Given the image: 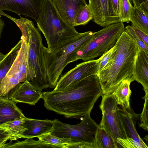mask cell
<instances>
[{"mask_svg": "<svg viewBox=\"0 0 148 148\" xmlns=\"http://www.w3.org/2000/svg\"><path fill=\"white\" fill-rule=\"evenodd\" d=\"M102 96L99 77L94 75L65 89L43 92L42 98L47 110L67 118L78 119L90 113Z\"/></svg>", "mask_w": 148, "mask_h": 148, "instance_id": "1", "label": "cell"}, {"mask_svg": "<svg viewBox=\"0 0 148 148\" xmlns=\"http://www.w3.org/2000/svg\"><path fill=\"white\" fill-rule=\"evenodd\" d=\"M112 59L97 74L103 95H110L121 82L135 81L134 69L139 46L125 31L115 45Z\"/></svg>", "mask_w": 148, "mask_h": 148, "instance_id": "2", "label": "cell"}, {"mask_svg": "<svg viewBox=\"0 0 148 148\" xmlns=\"http://www.w3.org/2000/svg\"><path fill=\"white\" fill-rule=\"evenodd\" d=\"M3 15L16 24L27 44L29 68L33 78L30 83L41 91L49 88L43 54L45 46L38 29L32 21L21 15H19L20 18L18 19L5 13Z\"/></svg>", "mask_w": 148, "mask_h": 148, "instance_id": "3", "label": "cell"}, {"mask_svg": "<svg viewBox=\"0 0 148 148\" xmlns=\"http://www.w3.org/2000/svg\"><path fill=\"white\" fill-rule=\"evenodd\" d=\"M92 31L80 33L58 46L44 47L43 54L49 88H54L68 62L73 55L93 37Z\"/></svg>", "mask_w": 148, "mask_h": 148, "instance_id": "4", "label": "cell"}, {"mask_svg": "<svg viewBox=\"0 0 148 148\" xmlns=\"http://www.w3.org/2000/svg\"><path fill=\"white\" fill-rule=\"evenodd\" d=\"M48 48L56 47L79 34L75 27L64 20L51 0H44L36 22Z\"/></svg>", "mask_w": 148, "mask_h": 148, "instance_id": "5", "label": "cell"}, {"mask_svg": "<svg viewBox=\"0 0 148 148\" xmlns=\"http://www.w3.org/2000/svg\"><path fill=\"white\" fill-rule=\"evenodd\" d=\"M124 31V24L119 22L95 32L92 39L73 55L68 64L78 60L85 62L101 57L114 46Z\"/></svg>", "mask_w": 148, "mask_h": 148, "instance_id": "6", "label": "cell"}, {"mask_svg": "<svg viewBox=\"0 0 148 148\" xmlns=\"http://www.w3.org/2000/svg\"><path fill=\"white\" fill-rule=\"evenodd\" d=\"M99 108L102 117L99 126L111 136L117 148H136L126 135L119 116V108L114 96L103 95Z\"/></svg>", "mask_w": 148, "mask_h": 148, "instance_id": "7", "label": "cell"}, {"mask_svg": "<svg viewBox=\"0 0 148 148\" xmlns=\"http://www.w3.org/2000/svg\"><path fill=\"white\" fill-rule=\"evenodd\" d=\"M90 113L85 115L82 122L75 125L64 123L55 119L50 132L59 138H70L69 142H94L96 132L99 125L91 118Z\"/></svg>", "mask_w": 148, "mask_h": 148, "instance_id": "8", "label": "cell"}, {"mask_svg": "<svg viewBox=\"0 0 148 148\" xmlns=\"http://www.w3.org/2000/svg\"><path fill=\"white\" fill-rule=\"evenodd\" d=\"M21 46L12 66L0 83V97H5L18 84L32 80L29 68L27 44L22 36Z\"/></svg>", "mask_w": 148, "mask_h": 148, "instance_id": "9", "label": "cell"}, {"mask_svg": "<svg viewBox=\"0 0 148 148\" xmlns=\"http://www.w3.org/2000/svg\"><path fill=\"white\" fill-rule=\"evenodd\" d=\"M98 68L97 59L84 62L77 64L60 76L53 90L65 89L90 76L97 75Z\"/></svg>", "mask_w": 148, "mask_h": 148, "instance_id": "10", "label": "cell"}, {"mask_svg": "<svg viewBox=\"0 0 148 148\" xmlns=\"http://www.w3.org/2000/svg\"><path fill=\"white\" fill-rule=\"evenodd\" d=\"M44 0H0V10L31 18L36 22Z\"/></svg>", "mask_w": 148, "mask_h": 148, "instance_id": "11", "label": "cell"}, {"mask_svg": "<svg viewBox=\"0 0 148 148\" xmlns=\"http://www.w3.org/2000/svg\"><path fill=\"white\" fill-rule=\"evenodd\" d=\"M94 21L102 27L121 22L119 17L113 14L109 0H89L88 4Z\"/></svg>", "mask_w": 148, "mask_h": 148, "instance_id": "12", "label": "cell"}, {"mask_svg": "<svg viewBox=\"0 0 148 148\" xmlns=\"http://www.w3.org/2000/svg\"><path fill=\"white\" fill-rule=\"evenodd\" d=\"M42 94L41 90L27 80L18 84L7 95H8L7 98L15 103H22L35 105L42 98Z\"/></svg>", "mask_w": 148, "mask_h": 148, "instance_id": "13", "label": "cell"}, {"mask_svg": "<svg viewBox=\"0 0 148 148\" xmlns=\"http://www.w3.org/2000/svg\"><path fill=\"white\" fill-rule=\"evenodd\" d=\"M120 118L128 138L133 142L136 148H148L138 133L135 125L139 114H136L131 109L126 110L119 108Z\"/></svg>", "mask_w": 148, "mask_h": 148, "instance_id": "14", "label": "cell"}, {"mask_svg": "<svg viewBox=\"0 0 148 148\" xmlns=\"http://www.w3.org/2000/svg\"><path fill=\"white\" fill-rule=\"evenodd\" d=\"M51 0L62 18L74 27L78 12L86 4L85 0Z\"/></svg>", "mask_w": 148, "mask_h": 148, "instance_id": "15", "label": "cell"}, {"mask_svg": "<svg viewBox=\"0 0 148 148\" xmlns=\"http://www.w3.org/2000/svg\"><path fill=\"white\" fill-rule=\"evenodd\" d=\"M53 120L36 119L25 117L23 126L26 129L23 132L21 138L37 137L50 132Z\"/></svg>", "mask_w": 148, "mask_h": 148, "instance_id": "16", "label": "cell"}, {"mask_svg": "<svg viewBox=\"0 0 148 148\" xmlns=\"http://www.w3.org/2000/svg\"><path fill=\"white\" fill-rule=\"evenodd\" d=\"M134 73L135 80L141 84L145 92L148 91V54L139 47Z\"/></svg>", "mask_w": 148, "mask_h": 148, "instance_id": "17", "label": "cell"}, {"mask_svg": "<svg viewBox=\"0 0 148 148\" xmlns=\"http://www.w3.org/2000/svg\"><path fill=\"white\" fill-rule=\"evenodd\" d=\"M25 117L14 102L7 97H0V125Z\"/></svg>", "mask_w": 148, "mask_h": 148, "instance_id": "18", "label": "cell"}, {"mask_svg": "<svg viewBox=\"0 0 148 148\" xmlns=\"http://www.w3.org/2000/svg\"><path fill=\"white\" fill-rule=\"evenodd\" d=\"M131 83L127 80L122 81L111 94L115 98L118 105L125 110L131 109L130 103L132 93L130 88Z\"/></svg>", "mask_w": 148, "mask_h": 148, "instance_id": "19", "label": "cell"}, {"mask_svg": "<svg viewBox=\"0 0 148 148\" xmlns=\"http://www.w3.org/2000/svg\"><path fill=\"white\" fill-rule=\"evenodd\" d=\"M132 26L148 34V13L140 6H134L132 8L130 18Z\"/></svg>", "mask_w": 148, "mask_h": 148, "instance_id": "20", "label": "cell"}, {"mask_svg": "<svg viewBox=\"0 0 148 148\" xmlns=\"http://www.w3.org/2000/svg\"><path fill=\"white\" fill-rule=\"evenodd\" d=\"M25 118H17L0 125V129L8 132L14 140L21 138L23 132L26 129L23 126Z\"/></svg>", "mask_w": 148, "mask_h": 148, "instance_id": "21", "label": "cell"}, {"mask_svg": "<svg viewBox=\"0 0 148 148\" xmlns=\"http://www.w3.org/2000/svg\"><path fill=\"white\" fill-rule=\"evenodd\" d=\"M21 42L22 40L21 39L0 62V83L15 60L21 46Z\"/></svg>", "mask_w": 148, "mask_h": 148, "instance_id": "22", "label": "cell"}, {"mask_svg": "<svg viewBox=\"0 0 148 148\" xmlns=\"http://www.w3.org/2000/svg\"><path fill=\"white\" fill-rule=\"evenodd\" d=\"M94 142L97 148H118L113 138L99 126L96 132Z\"/></svg>", "mask_w": 148, "mask_h": 148, "instance_id": "23", "label": "cell"}, {"mask_svg": "<svg viewBox=\"0 0 148 148\" xmlns=\"http://www.w3.org/2000/svg\"><path fill=\"white\" fill-rule=\"evenodd\" d=\"M10 141L6 143L4 148H58L57 146L44 142L39 140H35L32 138H27L22 141L13 143Z\"/></svg>", "mask_w": 148, "mask_h": 148, "instance_id": "24", "label": "cell"}, {"mask_svg": "<svg viewBox=\"0 0 148 148\" xmlns=\"http://www.w3.org/2000/svg\"><path fill=\"white\" fill-rule=\"evenodd\" d=\"M132 0H119V17L121 22H130V18L133 6Z\"/></svg>", "mask_w": 148, "mask_h": 148, "instance_id": "25", "label": "cell"}, {"mask_svg": "<svg viewBox=\"0 0 148 148\" xmlns=\"http://www.w3.org/2000/svg\"><path fill=\"white\" fill-rule=\"evenodd\" d=\"M93 19L92 12L89 6L86 4L78 12L75 21V27L79 25H84Z\"/></svg>", "mask_w": 148, "mask_h": 148, "instance_id": "26", "label": "cell"}, {"mask_svg": "<svg viewBox=\"0 0 148 148\" xmlns=\"http://www.w3.org/2000/svg\"><path fill=\"white\" fill-rule=\"evenodd\" d=\"M39 140L48 144L58 146L59 148H64V145L70 141V139L58 137L52 135L50 132L38 137Z\"/></svg>", "mask_w": 148, "mask_h": 148, "instance_id": "27", "label": "cell"}, {"mask_svg": "<svg viewBox=\"0 0 148 148\" xmlns=\"http://www.w3.org/2000/svg\"><path fill=\"white\" fill-rule=\"evenodd\" d=\"M145 92V95L143 98L145 100V103L142 113L140 114V127L145 130H148V91Z\"/></svg>", "mask_w": 148, "mask_h": 148, "instance_id": "28", "label": "cell"}, {"mask_svg": "<svg viewBox=\"0 0 148 148\" xmlns=\"http://www.w3.org/2000/svg\"><path fill=\"white\" fill-rule=\"evenodd\" d=\"M116 47L114 45L97 59L98 65L97 74L112 59L114 55Z\"/></svg>", "mask_w": 148, "mask_h": 148, "instance_id": "29", "label": "cell"}, {"mask_svg": "<svg viewBox=\"0 0 148 148\" xmlns=\"http://www.w3.org/2000/svg\"><path fill=\"white\" fill-rule=\"evenodd\" d=\"M125 31L133 38L140 48L148 54V46L136 34L132 28V26L128 25L126 26L125 27Z\"/></svg>", "mask_w": 148, "mask_h": 148, "instance_id": "30", "label": "cell"}, {"mask_svg": "<svg viewBox=\"0 0 148 148\" xmlns=\"http://www.w3.org/2000/svg\"><path fill=\"white\" fill-rule=\"evenodd\" d=\"M97 148L94 142H69L64 145V148Z\"/></svg>", "mask_w": 148, "mask_h": 148, "instance_id": "31", "label": "cell"}, {"mask_svg": "<svg viewBox=\"0 0 148 148\" xmlns=\"http://www.w3.org/2000/svg\"><path fill=\"white\" fill-rule=\"evenodd\" d=\"M9 140L12 141L14 140L8 132L0 129V148H3Z\"/></svg>", "mask_w": 148, "mask_h": 148, "instance_id": "32", "label": "cell"}, {"mask_svg": "<svg viewBox=\"0 0 148 148\" xmlns=\"http://www.w3.org/2000/svg\"><path fill=\"white\" fill-rule=\"evenodd\" d=\"M132 26L133 30L136 34L147 46H148V34L139 29Z\"/></svg>", "mask_w": 148, "mask_h": 148, "instance_id": "33", "label": "cell"}, {"mask_svg": "<svg viewBox=\"0 0 148 148\" xmlns=\"http://www.w3.org/2000/svg\"><path fill=\"white\" fill-rule=\"evenodd\" d=\"M109 1L113 14L115 16L119 17V0Z\"/></svg>", "mask_w": 148, "mask_h": 148, "instance_id": "34", "label": "cell"}, {"mask_svg": "<svg viewBox=\"0 0 148 148\" xmlns=\"http://www.w3.org/2000/svg\"><path fill=\"white\" fill-rule=\"evenodd\" d=\"M139 6L144 11L148 13V1L141 3Z\"/></svg>", "mask_w": 148, "mask_h": 148, "instance_id": "35", "label": "cell"}, {"mask_svg": "<svg viewBox=\"0 0 148 148\" xmlns=\"http://www.w3.org/2000/svg\"><path fill=\"white\" fill-rule=\"evenodd\" d=\"M148 0H132L134 4V6H139L140 4Z\"/></svg>", "mask_w": 148, "mask_h": 148, "instance_id": "36", "label": "cell"}, {"mask_svg": "<svg viewBox=\"0 0 148 148\" xmlns=\"http://www.w3.org/2000/svg\"><path fill=\"white\" fill-rule=\"evenodd\" d=\"M5 24L3 21L1 19L0 17V38L1 36V33L3 32L4 27L5 26Z\"/></svg>", "mask_w": 148, "mask_h": 148, "instance_id": "37", "label": "cell"}, {"mask_svg": "<svg viewBox=\"0 0 148 148\" xmlns=\"http://www.w3.org/2000/svg\"><path fill=\"white\" fill-rule=\"evenodd\" d=\"M6 55V54L5 55H4L0 51V62L3 60V59L5 57Z\"/></svg>", "mask_w": 148, "mask_h": 148, "instance_id": "38", "label": "cell"}]
</instances>
